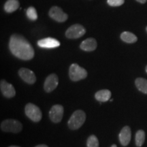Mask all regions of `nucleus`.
<instances>
[{"label":"nucleus","instance_id":"22","mask_svg":"<svg viewBox=\"0 0 147 147\" xmlns=\"http://www.w3.org/2000/svg\"><path fill=\"white\" fill-rule=\"evenodd\" d=\"M125 2V0H107L108 4L110 6H120Z\"/></svg>","mask_w":147,"mask_h":147},{"label":"nucleus","instance_id":"2","mask_svg":"<svg viewBox=\"0 0 147 147\" xmlns=\"http://www.w3.org/2000/svg\"><path fill=\"white\" fill-rule=\"evenodd\" d=\"M86 120V114L82 110H78L71 115L67 125L71 130H76L81 127Z\"/></svg>","mask_w":147,"mask_h":147},{"label":"nucleus","instance_id":"13","mask_svg":"<svg viewBox=\"0 0 147 147\" xmlns=\"http://www.w3.org/2000/svg\"><path fill=\"white\" fill-rule=\"evenodd\" d=\"M38 45L44 49H54L60 46V42L53 38H47L38 42Z\"/></svg>","mask_w":147,"mask_h":147},{"label":"nucleus","instance_id":"12","mask_svg":"<svg viewBox=\"0 0 147 147\" xmlns=\"http://www.w3.org/2000/svg\"><path fill=\"white\" fill-rule=\"evenodd\" d=\"M131 138V131L129 126H125L121 129L119 135V139L121 145L127 146L129 144Z\"/></svg>","mask_w":147,"mask_h":147},{"label":"nucleus","instance_id":"24","mask_svg":"<svg viewBox=\"0 0 147 147\" xmlns=\"http://www.w3.org/2000/svg\"><path fill=\"white\" fill-rule=\"evenodd\" d=\"M35 147H49V146H47V145H45V144H40V145H38V146H35Z\"/></svg>","mask_w":147,"mask_h":147},{"label":"nucleus","instance_id":"6","mask_svg":"<svg viewBox=\"0 0 147 147\" xmlns=\"http://www.w3.org/2000/svg\"><path fill=\"white\" fill-rule=\"evenodd\" d=\"M85 32L86 30L83 26L79 24H75L67 29L65 36L69 39H76L85 34Z\"/></svg>","mask_w":147,"mask_h":147},{"label":"nucleus","instance_id":"18","mask_svg":"<svg viewBox=\"0 0 147 147\" xmlns=\"http://www.w3.org/2000/svg\"><path fill=\"white\" fill-rule=\"evenodd\" d=\"M137 89L144 94H147V80L143 78H138L135 81Z\"/></svg>","mask_w":147,"mask_h":147},{"label":"nucleus","instance_id":"19","mask_svg":"<svg viewBox=\"0 0 147 147\" xmlns=\"http://www.w3.org/2000/svg\"><path fill=\"white\" fill-rule=\"evenodd\" d=\"M136 144L138 147H141L145 141V132L143 130H138L136 134Z\"/></svg>","mask_w":147,"mask_h":147},{"label":"nucleus","instance_id":"26","mask_svg":"<svg viewBox=\"0 0 147 147\" xmlns=\"http://www.w3.org/2000/svg\"><path fill=\"white\" fill-rule=\"evenodd\" d=\"M9 147H19V146H9Z\"/></svg>","mask_w":147,"mask_h":147},{"label":"nucleus","instance_id":"23","mask_svg":"<svg viewBox=\"0 0 147 147\" xmlns=\"http://www.w3.org/2000/svg\"><path fill=\"white\" fill-rule=\"evenodd\" d=\"M137 1H138V2L141 3H145L146 2L147 0H136Z\"/></svg>","mask_w":147,"mask_h":147},{"label":"nucleus","instance_id":"15","mask_svg":"<svg viewBox=\"0 0 147 147\" xmlns=\"http://www.w3.org/2000/svg\"><path fill=\"white\" fill-rule=\"evenodd\" d=\"M95 97L97 101L100 102H107L111 97V92L108 89L100 90L95 93Z\"/></svg>","mask_w":147,"mask_h":147},{"label":"nucleus","instance_id":"21","mask_svg":"<svg viewBox=\"0 0 147 147\" xmlns=\"http://www.w3.org/2000/svg\"><path fill=\"white\" fill-rule=\"evenodd\" d=\"M27 16L32 21H36L38 18V14L36 8L34 7H29L27 10Z\"/></svg>","mask_w":147,"mask_h":147},{"label":"nucleus","instance_id":"5","mask_svg":"<svg viewBox=\"0 0 147 147\" xmlns=\"http://www.w3.org/2000/svg\"><path fill=\"white\" fill-rule=\"evenodd\" d=\"M25 113L27 117L34 122H39L42 119V114L41 110L32 103H29L25 106Z\"/></svg>","mask_w":147,"mask_h":147},{"label":"nucleus","instance_id":"11","mask_svg":"<svg viewBox=\"0 0 147 147\" xmlns=\"http://www.w3.org/2000/svg\"><path fill=\"white\" fill-rule=\"evenodd\" d=\"M0 89L3 95L7 98H12L16 95V91L12 84L8 83L5 80H1L0 82Z\"/></svg>","mask_w":147,"mask_h":147},{"label":"nucleus","instance_id":"25","mask_svg":"<svg viewBox=\"0 0 147 147\" xmlns=\"http://www.w3.org/2000/svg\"><path fill=\"white\" fill-rule=\"evenodd\" d=\"M111 147H117V145H116V144H113V145H112V146H111Z\"/></svg>","mask_w":147,"mask_h":147},{"label":"nucleus","instance_id":"20","mask_svg":"<svg viewBox=\"0 0 147 147\" xmlns=\"http://www.w3.org/2000/svg\"><path fill=\"white\" fill-rule=\"evenodd\" d=\"M87 147H99V140L94 135H91L88 138L87 141Z\"/></svg>","mask_w":147,"mask_h":147},{"label":"nucleus","instance_id":"7","mask_svg":"<svg viewBox=\"0 0 147 147\" xmlns=\"http://www.w3.org/2000/svg\"><path fill=\"white\" fill-rule=\"evenodd\" d=\"M63 107L60 104H56L51 108L49 111V117L53 123H59L63 116Z\"/></svg>","mask_w":147,"mask_h":147},{"label":"nucleus","instance_id":"28","mask_svg":"<svg viewBox=\"0 0 147 147\" xmlns=\"http://www.w3.org/2000/svg\"><path fill=\"white\" fill-rule=\"evenodd\" d=\"M146 32H147V27H146Z\"/></svg>","mask_w":147,"mask_h":147},{"label":"nucleus","instance_id":"10","mask_svg":"<svg viewBox=\"0 0 147 147\" xmlns=\"http://www.w3.org/2000/svg\"><path fill=\"white\" fill-rule=\"evenodd\" d=\"M18 74L21 78L23 79V81H25L27 83L32 84L36 82V77L34 71L31 70V69L25 68H21L18 70Z\"/></svg>","mask_w":147,"mask_h":147},{"label":"nucleus","instance_id":"8","mask_svg":"<svg viewBox=\"0 0 147 147\" xmlns=\"http://www.w3.org/2000/svg\"><path fill=\"white\" fill-rule=\"evenodd\" d=\"M49 16L55 21L59 22V23L65 22L68 18L67 14H65L61 8L57 6H53L50 9Z\"/></svg>","mask_w":147,"mask_h":147},{"label":"nucleus","instance_id":"3","mask_svg":"<svg viewBox=\"0 0 147 147\" xmlns=\"http://www.w3.org/2000/svg\"><path fill=\"white\" fill-rule=\"evenodd\" d=\"M69 76L72 81H79L87 78V71L78 64L73 63L69 67Z\"/></svg>","mask_w":147,"mask_h":147},{"label":"nucleus","instance_id":"4","mask_svg":"<svg viewBox=\"0 0 147 147\" xmlns=\"http://www.w3.org/2000/svg\"><path fill=\"white\" fill-rule=\"evenodd\" d=\"M23 125L15 119H6L1 123V129L5 132H12L16 134L21 131Z\"/></svg>","mask_w":147,"mask_h":147},{"label":"nucleus","instance_id":"9","mask_svg":"<svg viewBox=\"0 0 147 147\" xmlns=\"http://www.w3.org/2000/svg\"><path fill=\"white\" fill-rule=\"evenodd\" d=\"M59 84L58 77L55 74H51L46 78L44 88L47 93H51L56 89Z\"/></svg>","mask_w":147,"mask_h":147},{"label":"nucleus","instance_id":"1","mask_svg":"<svg viewBox=\"0 0 147 147\" xmlns=\"http://www.w3.org/2000/svg\"><path fill=\"white\" fill-rule=\"evenodd\" d=\"M9 48L14 56L22 60H30L34 57V48L21 35L14 34L11 36Z\"/></svg>","mask_w":147,"mask_h":147},{"label":"nucleus","instance_id":"17","mask_svg":"<svg viewBox=\"0 0 147 147\" xmlns=\"http://www.w3.org/2000/svg\"><path fill=\"white\" fill-rule=\"evenodd\" d=\"M121 38L123 41L127 43H134L138 40V38L136 35L129 32H124L121 35Z\"/></svg>","mask_w":147,"mask_h":147},{"label":"nucleus","instance_id":"16","mask_svg":"<svg viewBox=\"0 0 147 147\" xmlns=\"http://www.w3.org/2000/svg\"><path fill=\"white\" fill-rule=\"evenodd\" d=\"M19 1L18 0H8L4 5V10L5 12L11 13L16 11L19 8Z\"/></svg>","mask_w":147,"mask_h":147},{"label":"nucleus","instance_id":"27","mask_svg":"<svg viewBox=\"0 0 147 147\" xmlns=\"http://www.w3.org/2000/svg\"><path fill=\"white\" fill-rule=\"evenodd\" d=\"M146 73H147V65H146Z\"/></svg>","mask_w":147,"mask_h":147},{"label":"nucleus","instance_id":"14","mask_svg":"<svg viewBox=\"0 0 147 147\" xmlns=\"http://www.w3.org/2000/svg\"><path fill=\"white\" fill-rule=\"evenodd\" d=\"M80 47L84 51H93L97 48V42L94 38H88L82 42Z\"/></svg>","mask_w":147,"mask_h":147}]
</instances>
